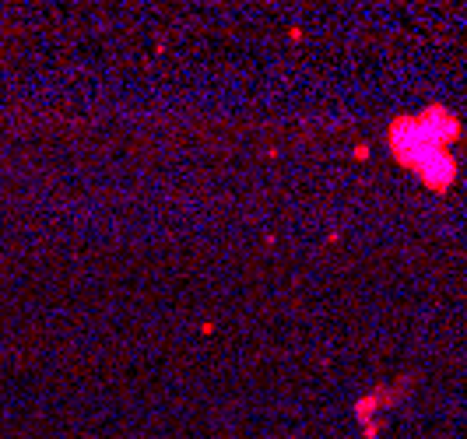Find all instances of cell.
Listing matches in <instances>:
<instances>
[{
  "mask_svg": "<svg viewBox=\"0 0 467 439\" xmlns=\"http://www.w3.org/2000/svg\"><path fill=\"white\" fill-rule=\"evenodd\" d=\"M460 137H463V123L442 102H428L414 116H407V113L393 116V123L386 130V144H390L393 162L400 169H411V172H418L428 158L446 155Z\"/></svg>",
  "mask_w": 467,
  "mask_h": 439,
  "instance_id": "6da1fadb",
  "label": "cell"
},
{
  "mask_svg": "<svg viewBox=\"0 0 467 439\" xmlns=\"http://www.w3.org/2000/svg\"><path fill=\"white\" fill-rule=\"evenodd\" d=\"M407 386H414V376H404L393 386H376L372 393H365L362 400H355V418L365 428V439H376L379 435V425H372V414H383V407L400 404V397H404Z\"/></svg>",
  "mask_w": 467,
  "mask_h": 439,
  "instance_id": "7a4b0ae2",
  "label": "cell"
},
{
  "mask_svg": "<svg viewBox=\"0 0 467 439\" xmlns=\"http://www.w3.org/2000/svg\"><path fill=\"white\" fill-rule=\"evenodd\" d=\"M456 172H460V165H456V158H453V151H446V155H435V158H428L414 176L421 179V186L428 190V193H449L453 190V183H456Z\"/></svg>",
  "mask_w": 467,
  "mask_h": 439,
  "instance_id": "3957f363",
  "label": "cell"
}]
</instances>
